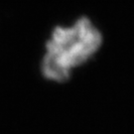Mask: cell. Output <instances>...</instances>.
<instances>
[{
    "mask_svg": "<svg viewBox=\"0 0 134 134\" xmlns=\"http://www.w3.org/2000/svg\"><path fill=\"white\" fill-rule=\"evenodd\" d=\"M102 44L100 31L86 17H81L71 27L57 26L46 43V54L41 70L44 77L65 81L72 69L86 64Z\"/></svg>",
    "mask_w": 134,
    "mask_h": 134,
    "instance_id": "1",
    "label": "cell"
}]
</instances>
